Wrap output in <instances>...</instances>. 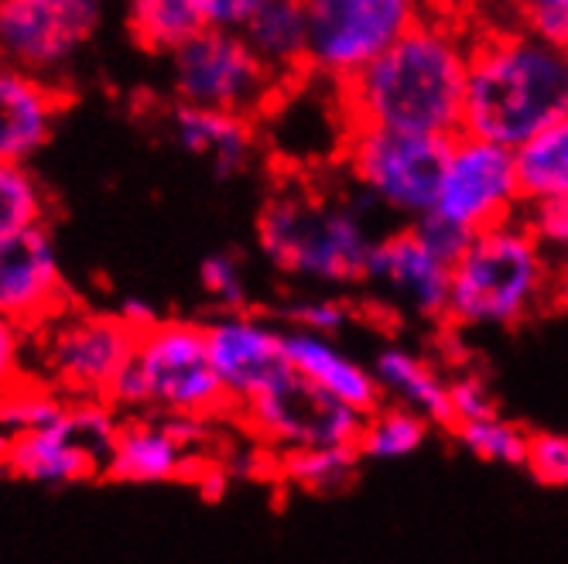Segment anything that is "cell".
Listing matches in <instances>:
<instances>
[{"label": "cell", "mask_w": 568, "mask_h": 564, "mask_svg": "<svg viewBox=\"0 0 568 564\" xmlns=\"http://www.w3.org/2000/svg\"><path fill=\"white\" fill-rule=\"evenodd\" d=\"M236 418L274 455L298 449H356L363 428V414L343 408L292 370L251 404H243Z\"/></svg>", "instance_id": "obj_11"}, {"label": "cell", "mask_w": 568, "mask_h": 564, "mask_svg": "<svg viewBox=\"0 0 568 564\" xmlns=\"http://www.w3.org/2000/svg\"><path fill=\"white\" fill-rule=\"evenodd\" d=\"M65 404L69 400L59 397L52 387L28 377L18 387H11L8 393H0V428H4L11 438L49 428L65 411Z\"/></svg>", "instance_id": "obj_29"}, {"label": "cell", "mask_w": 568, "mask_h": 564, "mask_svg": "<svg viewBox=\"0 0 568 564\" xmlns=\"http://www.w3.org/2000/svg\"><path fill=\"white\" fill-rule=\"evenodd\" d=\"M520 188L514 151L473 134H456L445 154L435 209L442 219L466 229L469 236L520 216Z\"/></svg>", "instance_id": "obj_12"}, {"label": "cell", "mask_w": 568, "mask_h": 564, "mask_svg": "<svg viewBox=\"0 0 568 564\" xmlns=\"http://www.w3.org/2000/svg\"><path fill=\"white\" fill-rule=\"evenodd\" d=\"M175 103L257 116L281 90V79L254 55L240 31L202 28L169 55Z\"/></svg>", "instance_id": "obj_8"}, {"label": "cell", "mask_w": 568, "mask_h": 564, "mask_svg": "<svg viewBox=\"0 0 568 564\" xmlns=\"http://www.w3.org/2000/svg\"><path fill=\"white\" fill-rule=\"evenodd\" d=\"M216 421L202 418H154L134 414L124 418L116 434L113 455L103 479L128 482V486H158V482L199 479L206 469L202 445L213 434Z\"/></svg>", "instance_id": "obj_14"}, {"label": "cell", "mask_w": 568, "mask_h": 564, "mask_svg": "<svg viewBox=\"0 0 568 564\" xmlns=\"http://www.w3.org/2000/svg\"><path fill=\"white\" fill-rule=\"evenodd\" d=\"M120 428L124 414L106 400H69L49 428L14 438L8 472L55 490L103 479Z\"/></svg>", "instance_id": "obj_9"}, {"label": "cell", "mask_w": 568, "mask_h": 564, "mask_svg": "<svg viewBox=\"0 0 568 564\" xmlns=\"http://www.w3.org/2000/svg\"><path fill=\"white\" fill-rule=\"evenodd\" d=\"M49 226V192L28 165L0 161V244Z\"/></svg>", "instance_id": "obj_27"}, {"label": "cell", "mask_w": 568, "mask_h": 564, "mask_svg": "<svg viewBox=\"0 0 568 564\" xmlns=\"http://www.w3.org/2000/svg\"><path fill=\"white\" fill-rule=\"evenodd\" d=\"M169 134L185 154L206 161L216 178H233L247 172L257 151L254 120L223 110L175 103V110L169 113Z\"/></svg>", "instance_id": "obj_20"}, {"label": "cell", "mask_w": 568, "mask_h": 564, "mask_svg": "<svg viewBox=\"0 0 568 564\" xmlns=\"http://www.w3.org/2000/svg\"><path fill=\"white\" fill-rule=\"evenodd\" d=\"M384 404H397L425 418L432 428H449V380H445L432 362L404 346H387L374 356L371 367Z\"/></svg>", "instance_id": "obj_21"}, {"label": "cell", "mask_w": 568, "mask_h": 564, "mask_svg": "<svg viewBox=\"0 0 568 564\" xmlns=\"http://www.w3.org/2000/svg\"><path fill=\"white\" fill-rule=\"evenodd\" d=\"M124 14L131 38L151 55H172L202 31L192 0H124Z\"/></svg>", "instance_id": "obj_24"}, {"label": "cell", "mask_w": 568, "mask_h": 564, "mask_svg": "<svg viewBox=\"0 0 568 564\" xmlns=\"http://www.w3.org/2000/svg\"><path fill=\"white\" fill-rule=\"evenodd\" d=\"M568 116V49L531 31H486L469 45L463 134L520 147Z\"/></svg>", "instance_id": "obj_2"}, {"label": "cell", "mask_w": 568, "mask_h": 564, "mask_svg": "<svg viewBox=\"0 0 568 564\" xmlns=\"http://www.w3.org/2000/svg\"><path fill=\"white\" fill-rule=\"evenodd\" d=\"M363 285H371L394 311L418 321H445L449 311L453 267L435 257L412 226L384 233L363 270Z\"/></svg>", "instance_id": "obj_16"}, {"label": "cell", "mask_w": 568, "mask_h": 564, "mask_svg": "<svg viewBox=\"0 0 568 564\" xmlns=\"http://www.w3.org/2000/svg\"><path fill=\"white\" fill-rule=\"evenodd\" d=\"M202 28H220V31H243L267 0H192Z\"/></svg>", "instance_id": "obj_37"}, {"label": "cell", "mask_w": 568, "mask_h": 564, "mask_svg": "<svg viewBox=\"0 0 568 564\" xmlns=\"http://www.w3.org/2000/svg\"><path fill=\"white\" fill-rule=\"evenodd\" d=\"M28 377V332L0 315V393H8Z\"/></svg>", "instance_id": "obj_36"}, {"label": "cell", "mask_w": 568, "mask_h": 564, "mask_svg": "<svg viewBox=\"0 0 568 564\" xmlns=\"http://www.w3.org/2000/svg\"><path fill=\"white\" fill-rule=\"evenodd\" d=\"M65 110L59 83L0 59V161L28 165L42 151Z\"/></svg>", "instance_id": "obj_18"}, {"label": "cell", "mask_w": 568, "mask_h": 564, "mask_svg": "<svg viewBox=\"0 0 568 564\" xmlns=\"http://www.w3.org/2000/svg\"><path fill=\"white\" fill-rule=\"evenodd\" d=\"M97 28L100 0H0V59L55 83Z\"/></svg>", "instance_id": "obj_13"}, {"label": "cell", "mask_w": 568, "mask_h": 564, "mask_svg": "<svg viewBox=\"0 0 568 564\" xmlns=\"http://www.w3.org/2000/svg\"><path fill=\"white\" fill-rule=\"evenodd\" d=\"M199 288L216 311H247L251 308V280L236 254H210L199 264Z\"/></svg>", "instance_id": "obj_30"}, {"label": "cell", "mask_w": 568, "mask_h": 564, "mask_svg": "<svg viewBox=\"0 0 568 564\" xmlns=\"http://www.w3.org/2000/svg\"><path fill=\"white\" fill-rule=\"evenodd\" d=\"M138 332L116 311L69 305L28 332V373L65 400H110L128 370Z\"/></svg>", "instance_id": "obj_6"}, {"label": "cell", "mask_w": 568, "mask_h": 564, "mask_svg": "<svg viewBox=\"0 0 568 564\" xmlns=\"http://www.w3.org/2000/svg\"><path fill=\"white\" fill-rule=\"evenodd\" d=\"M11 445H14V438L0 428V472H8V459H11Z\"/></svg>", "instance_id": "obj_42"}, {"label": "cell", "mask_w": 568, "mask_h": 564, "mask_svg": "<svg viewBox=\"0 0 568 564\" xmlns=\"http://www.w3.org/2000/svg\"><path fill=\"white\" fill-rule=\"evenodd\" d=\"M374 209L359 188L329 195L312 185H281L261 206L257 247L277 274L298 285H363L371 250L384 236L371 223Z\"/></svg>", "instance_id": "obj_3"}, {"label": "cell", "mask_w": 568, "mask_h": 564, "mask_svg": "<svg viewBox=\"0 0 568 564\" xmlns=\"http://www.w3.org/2000/svg\"><path fill=\"white\" fill-rule=\"evenodd\" d=\"M551 308V254L520 216L483 229L453 264L445 321L456 329H510Z\"/></svg>", "instance_id": "obj_4"}, {"label": "cell", "mask_w": 568, "mask_h": 564, "mask_svg": "<svg viewBox=\"0 0 568 564\" xmlns=\"http://www.w3.org/2000/svg\"><path fill=\"white\" fill-rule=\"evenodd\" d=\"M517 4L524 14L527 11H561V14H568V0H517Z\"/></svg>", "instance_id": "obj_41"}, {"label": "cell", "mask_w": 568, "mask_h": 564, "mask_svg": "<svg viewBox=\"0 0 568 564\" xmlns=\"http://www.w3.org/2000/svg\"><path fill=\"white\" fill-rule=\"evenodd\" d=\"M551 308H568V250L551 257Z\"/></svg>", "instance_id": "obj_40"}, {"label": "cell", "mask_w": 568, "mask_h": 564, "mask_svg": "<svg viewBox=\"0 0 568 564\" xmlns=\"http://www.w3.org/2000/svg\"><path fill=\"white\" fill-rule=\"evenodd\" d=\"M520 203H545L568 195V116L514 147Z\"/></svg>", "instance_id": "obj_23"}, {"label": "cell", "mask_w": 568, "mask_h": 564, "mask_svg": "<svg viewBox=\"0 0 568 564\" xmlns=\"http://www.w3.org/2000/svg\"><path fill=\"white\" fill-rule=\"evenodd\" d=\"M284 321L295 332L336 339L353 321V308L336 295H302L284 305Z\"/></svg>", "instance_id": "obj_31"}, {"label": "cell", "mask_w": 568, "mask_h": 564, "mask_svg": "<svg viewBox=\"0 0 568 564\" xmlns=\"http://www.w3.org/2000/svg\"><path fill=\"white\" fill-rule=\"evenodd\" d=\"M459 445L486 462V465H510V469H524L527 462V445H531V431H524L520 424L490 414V418H479L469 424H456L453 428Z\"/></svg>", "instance_id": "obj_28"}, {"label": "cell", "mask_w": 568, "mask_h": 564, "mask_svg": "<svg viewBox=\"0 0 568 564\" xmlns=\"http://www.w3.org/2000/svg\"><path fill=\"white\" fill-rule=\"evenodd\" d=\"M106 404L124 418H202L233 414L213 373L206 329L189 318H161L138 332L128 370L120 373Z\"/></svg>", "instance_id": "obj_5"}, {"label": "cell", "mask_w": 568, "mask_h": 564, "mask_svg": "<svg viewBox=\"0 0 568 564\" xmlns=\"http://www.w3.org/2000/svg\"><path fill=\"white\" fill-rule=\"evenodd\" d=\"M308 24V75L329 83L367 69L418 21V0H302Z\"/></svg>", "instance_id": "obj_10"}, {"label": "cell", "mask_w": 568, "mask_h": 564, "mask_svg": "<svg viewBox=\"0 0 568 564\" xmlns=\"http://www.w3.org/2000/svg\"><path fill=\"white\" fill-rule=\"evenodd\" d=\"M524 21H527V31H531L535 38H541L545 45L568 49V14H561V11H527Z\"/></svg>", "instance_id": "obj_38"}, {"label": "cell", "mask_w": 568, "mask_h": 564, "mask_svg": "<svg viewBox=\"0 0 568 564\" xmlns=\"http://www.w3.org/2000/svg\"><path fill=\"white\" fill-rule=\"evenodd\" d=\"M240 34L281 83L308 75V24L302 0H267Z\"/></svg>", "instance_id": "obj_22"}, {"label": "cell", "mask_w": 568, "mask_h": 564, "mask_svg": "<svg viewBox=\"0 0 568 564\" xmlns=\"http://www.w3.org/2000/svg\"><path fill=\"white\" fill-rule=\"evenodd\" d=\"M412 229L418 233V239L422 244L435 254V257H442L445 264H456L459 257H463V250L469 247V233L466 229H459V226H453L449 219H442L438 213H428V216H422L418 223H412Z\"/></svg>", "instance_id": "obj_35"}, {"label": "cell", "mask_w": 568, "mask_h": 564, "mask_svg": "<svg viewBox=\"0 0 568 564\" xmlns=\"http://www.w3.org/2000/svg\"><path fill=\"white\" fill-rule=\"evenodd\" d=\"M69 305V280L49 226L0 244V315L34 332Z\"/></svg>", "instance_id": "obj_17"}, {"label": "cell", "mask_w": 568, "mask_h": 564, "mask_svg": "<svg viewBox=\"0 0 568 564\" xmlns=\"http://www.w3.org/2000/svg\"><path fill=\"white\" fill-rule=\"evenodd\" d=\"M359 455L356 449H298L274 455L277 475L288 486L312 493V496H329L346 490L359 472Z\"/></svg>", "instance_id": "obj_26"}, {"label": "cell", "mask_w": 568, "mask_h": 564, "mask_svg": "<svg viewBox=\"0 0 568 564\" xmlns=\"http://www.w3.org/2000/svg\"><path fill=\"white\" fill-rule=\"evenodd\" d=\"M469 45L456 28L418 21L367 69L343 79L346 131H397L425 137L463 134Z\"/></svg>", "instance_id": "obj_1"}, {"label": "cell", "mask_w": 568, "mask_h": 564, "mask_svg": "<svg viewBox=\"0 0 568 564\" xmlns=\"http://www.w3.org/2000/svg\"><path fill=\"white\" fill-rule=\"evenodd\" d=\"M449 141L397 131H346L343 161L353 185L377 209L418 223L435 209Z\"/></svg>", "instance_id": "obj_7"}, {"label": "cell", "mask_w": 568, "mask_h": 564, "mask_svg": "<svg viewBox=\"0 0 568 564\" xmlns=\"http://www.w3.org/2000/svg\"><path fill=\"white\" fill-rule=\"evenodd\" d=\"M520 223L535 233V239L551 257L568 250V195L524 206L520 209Z\"/></svg>", "instance_id": "obj_33"}, {"label": "cell", "mask_w": 568, "mask_h": 564, "mask_svg": "<svg viewBox=\"0 0 568 564\" xmlns=\"http://www.w3.org/2000/svg\"><path fill=\"white\" fill-rule=\"evenodd\" d=\"M284 359H288V370L295 377H302L305 383H312L315 390L339 400L343 408L363 418L384 404L371 367H363L356 356L339 349L336 339L284 329Z\"/></svg>", "instance_id": "obj_19"}, {"label": "cell", "mask_w": 568, "mask_h": 564, "mask_svg": "<svg viewBox=\"0 0 568 564\" xmlns=\"http://www.w3.org/2000/svg\"><path fill=\"white\" fill-rule=\"evenodd\" d=\"M449 411H453L449 431L456 424H469V421L497 414L490 383H486L479 373H459L456 380H449Z\"/></svg>", "instance_id": "obj_34"}, {"label": "cell", "mask_w": 568, "mask_h": 564, "mask_svg": "<svg viewBox=\"0 0 568 564\" xmlns=\"http://www.w3.org/2000/svg\"><path fill=\"white\" fill-rule=\"evenodd\" d=\"M210 346L213 373L236 414L243 404L271 390L284 373V326L257 315V311H216L210 321H202Z\"/></svg>", "instance_id": "obj_15"}, {"label": "cell", "mask_w": 568, "mask_h": 564, "mask_svg": "<svg viewBox=\"0 0 568 564\" xmlns=\"http://www.w3.org/2000/svg\"><path fill=\"white\" fill-rule=\"evenodd\" d=\"M524 469L531 472L541 486L568 490V434L555 431H535L531 445H527Z\"/></svg>", "instance_id": "obj_32"}, {"label": "cell", "mask_w": 568, "mask_h": 564, "mask_svg": "<svg viewBox=\"0 0 568 564\" xmlns=\"http://www.w3.org/2000/svg\"><path fill=\"white\" fill-rule=\"evenodd\" d=\"M432 434V424L412 411L397 404H381L374 414L363 418L359 438H356V455L363 462H400L415 452Z\"/></svg>", "instance_id": "obj_25"}, {"label": "cell", "mask_w": 568, "mask_h": 564, "mask_svg": "<svg viewBox=\"0 0 568 564\" xmlns=\"http://www.w3.org/2000/svg\"><path fill=\"white\" fill-rule=\"evenodd\" d=\"M113 311H116V318L124 321L128 329H134V332H144V329L154 326V321H161V315H158L148 301H141V298H124Z\"/></svg>", "instance_id": "obj_39"}]
</instances>
